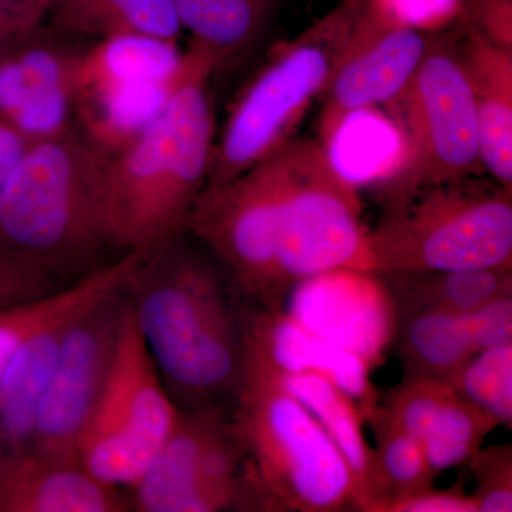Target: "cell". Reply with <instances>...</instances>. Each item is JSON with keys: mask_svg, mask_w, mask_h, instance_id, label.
<instances>
[{"mask_svg": "<svg viewBox=\"0 0 512 512\" xmlns=\"http://www.w3.org/2000/svg\"><path fill=\"white\" fill-rule=\"evenodd\" d=\"M184 235L148 249L128 278V305L178 409H229L255 305L207 248L188 247Z\"/></svg>", "mask_w": 512, "mask_h": 512, "instance_id": "cell-1", "label": "cell"}, {"mask_svg": "<svg viewBox=\"0 0 512 512\" xmlns=\"http://www.w3.org/2000/svg\"><path fill=\"white\" fill-rule=\"evenodd\" d=\"M218 69L214 53L190 42L164 109L136 140L110 156L101 221L107 245L119 255L185 234L210 174L215 146L211 77Z\"/></svg>", "mask_w": 512, "mask_h": 512, "instance_id": "cell-2", "label": "cell"}, {"mask_svg": "<svg viewBox=\"0 0 512 512\" xmlns=\"http://www.w3.org/2000/svg\"><path fill=\"white\" fill-rule=\"evenodd\" d=\"M110 156L73 128L30 144L0 192V247L67 282L106 264L101 188Z\"/></svg>", "mask_w": 512, "mask_h": 512, "instance_id": "cell-3", "label": "cell"}, {"mask_svg": "<svg viewBox=\"0 0 512 512\" xmlns=\"http://www.w3.org/2000/svg\"><path fill=\"white\" fill-rule=\"evenodd\" d=\"M229 420L259 511H360L352 471L338 447L312 413L249 357Z\"/></svg>", "mask_w": 512, "mask_h": 512, "instance_id": "cell-4", "label": "cell"}, {"mask_svg": "<svg viewBox=\"0 0 512 512\" xmlns=\"http://www.w3.org/2000/svg\"><path fill=\"white\" fill-rule=\"evenodd\" d=\"M370 272L512 266V191L461 180L389 208L369 232Z\"/></svg>", "mask_w": 512, "mask_h": 512, "instance_id": "cell-5", "label": "cell"}, {"mask_svg": "<svg viewBox=\"0 0 512 512\" xmlns=\"http://www.w3.org/2000/svg\"><path fill=\"white\" fill-rule=\"evenodd\" d=\"M363 0H342L282 47L235 103L212 153L207 187L228 183L291 143L295 127L325 92ZM205 187V188H207Z\"/></svg>", "mask_w": 512, "mask_h": 512, "instance_id": "cell-6", "label": "cell"}, {"mask_svg": "<svg viewBox=\"0 0 512 512\" xmlns=\"http://www.w3.org/2000/svg\"><path fill=\"white\" fill-rule=\"evenodd\" d=\"M369 232L357 185L340 173L322 144L293 140L276 255L282 298L325 272H370Z\"/></svg>", "mask_w": 512, "mask_h": 512, "instance_id": "cell-7", "label": "cell"}, {"mask_svg": "<svg viewBox=\"0 0 512 512\" xmlns=\"http://www.w3.org/2000/svg\"><path fill=\"white\" fill-rule=\"evenodd\" d=\"M180 417L126 306L106 386L79 444L77 460L111 487L131 488Z\"/></svg>", "mask_w": 512, "mask_h": 512, "instance_id": "cell-8", "label": "cell"}, {"mask_svg": "<svg viewBox=\"0 0 512 512\" xmlns=\"http://www.w3.org/2000/svg\"><path fill=\"white\" fill-rule=\"evenodd\" d=\"M292 141L228 183L205 188L185 225V234L228 269L258 308L284 306L276 281V255Z\"/></svg>", "mask_w": 512, "mask_h": 512, "instance_id": "cell-9", "label": "cell"}, {"mask_svg": "<svg viewBox=\"0 0 512 512\" xmlns=\"http://www.w3.org/2000/svg\"><path fill=\"white\" fill-rule=\"evenodd\" d=\"M399 104L406 160L390 181V208L436 185L464 180L481 167L473 90L460 52L431 43Z\"/></svg>", "mask_w": 512, "mask_h": 512, "instance_id": "cell-10", "label": "cell"}, {"mask_svg": "<svg viewBox=\"0 0 512 512\" xmlns=\"http://www.w3.org/2000/svg\"><path fill=\"white\" fill-rule=\"evenodd\" d=\"M126 306L124 285L70 320L40 404L29 453L79 461L77 444L106 386Z\"/></svg>", "mask_w": 512, "mask_h": 512, "instance_id": "cell-11", "label": "cell"}, {"mask_svg": "<svg viewBox=\"0 0 512 512\" xmlns=\"http://www.w3.org/2000/svg\"><path fill=\"white\" fill-rule=\"evenodd\" d=\"M433 40L429 32L369 12L362 3L323 92L320 144L328 147L353 114L396 100Z\"/></svg>", "mask_w": 512, "mask_h": 512, "instance_id": "cell-12", "label": "cell"}, {"mask_svg": "<svg viewBox=\"0 0 512 512\" xmlns=\"http://www.w3.org/2000/svg\"><path fill=\"white\" fill-rule=\"evenodd\" d=\"M285 299L296 322L373 367L396 335V305L382 276L373 272H325L293 286Z\"/></svg>", "mask_w": 512, "mask_h": 512, "instance_id": "cell-13", "label": "cell"}, {"mask_svg": "<svg viewBox=\"0 0 512 512\" xmlns=\"http://www.w3.org/2000/svg\"><path fill=\"white\" fill-rule=\"evenodd\" d=\"M247 355L281 373H315L328 377L355 400L363 419L379 406L373 366L363 357L323 339L279 308H252Z\"/></svg>", "mask_w": 512, "mask_h": 512, "instance_id": "cell-14", "label": "cell"}, {"mask_svg": "<svg viewBox=\"0 0 512 512\" xmlns=\"http://www.w3.org/2000/svg\"><path fill=\"white\" fill-rule=\"evenodd\" d=\"M72 56L29 37L6 47L0 62V117L29 144L72 128Z\"/></svg>", "mask_w": 512, "mask_h": 512, "instance_id": "cell-15", "label": "cell"}, {"mask_svg": "<svg viewBox=\"0 0 512 512\" xmlns=\"http://www.w3.org/2000/svg\"><path fill=\"white\" fill-rule=\"evenodd\" d=\"M130 497L79 461L28 453L0 468V512H123Z\"/></svg>", "mask_w": 512, "mask_h": 512, "instance_id": "cell-16", "label": "cell"}, {"mask_svg": "<svg viewBox=\"0 0 512 512\" xmlns=\"http://www.w3.org/2000/svg\"><path fill=\"white\" fill-rule=\"evenodd\" d=\"M229 409L181 412L170 436L130 488V507L140 512H183L200 488L202 461L215 437L227 427Z\"/></svg>", "mask_w": 512, "mask_h": 512, "instance_id": "cell-17", "label": "cell"}, {"mask_svg": "<svg viewBox=\"0 0 512 512\" xmlns=\"http://www.w3.org/2000/svg\"><path fill=\"white\" fill-rule=\"evenodd\" d=\"M460 56L476 104L481 167L512 191V53L473 29Z\"/></svg>", "mask_w": 512, "mask_h": 512, "instance_id": "cell-18", "label": "cell"}, {"mask_svg": "<svg viewBox=\"0 0 512 512\" xmlns=\"http://www.w3.org/2000/svg\"><path fill=\"white\" fill-rule=\"evenodd\" d=\"M74 316L59 320L26 340L0 373V468L32 448L40 404L64 333Z\"/></svg>", "mask_w": 512, "mask_h": 512, "instance_id": "cell-19", "label": "cell"}, {"mask_svg": "<svg viewBox=\"0 0 512 512\" xmlns=\"http://www.w3.org/2000/svg\"><path fill=\"white\" fill-rule=\"evenodd\" d=\"M247 357L264 367L276 383L281 384L319 421L352 471L360 511L376 512L380 494L376 481L375 456L363 433V416L355 400L328 377L315 373L276 372L254 357Z\"/></svg>", "mask_w": 512, "mask_h": 512, "instance_id": "cell-20", "label": "cell"}, {"mask_svg": "<svg viewBox=\"0 0 512 512\" xmlns=\"http://www.w3.org/2000/svg\"><path fill=\"white\" fill-rule=\"evenodd\" d=\"M147 249L111 259L66 288L0 311V373L20 346L37 332L89 308L103 296L126 285Z\"/></svg>", "mask_w": 512, "mask_h": 512, "instance_id": "cell-21", "label": "cell"}, {"mask_svg": "<svg viewBox=\"0 0 512 512\" xmlns=\"http://www.w3.org/2000/svg\"><path fill=\"white\" fill-rule=\"evenodd\" d=\"M181 56L177 42L134 35L104 37L92 49L72 56L74 100L113 87L170 79Z\"/></svg>", "mask_w": 512, "mask_h": 512, "instance_id": "cell-22", "label": "cell"}, {"mask_svg": "<svg viewBox=\"0 0 512 512\" xmlns=\"http://www.w3.org/2000/svg\"><path fill=\"white\" fill-rule=\"evenodd\" d=\"M404 379L447 382L476 355L466 315L444 309H417L397 316L394 335Z\"/></svg>", "mask_w": 512, "mask_h": 512, "instance_id": "cell-23", "label": "cell"}, {"mask_svg": "<svg viewBox=\"0 0 512 512\" xmlns=\"http://www.w3.org/2000/svg\"><path fill=\"white\" fill-rule=\"evenodd\" d=\"M382 276L397 316L417 309L466 313L512 293V266L460 271L396 272Z\"/></svg>", "mask_w": 512, "mask_h": 512, "instance_id": "cell-24", "label": "cell"}, {"mask_svg": "<svg viewBox=\"0 0 512 512\" xmlns=\"http://www.w3.org/2000/svg\"><path fill=\"white\" fill-rule=\"evenodd\" d=\"M52 23L70 35L148 36L177 42L183 28L173 0H55Z\"/></svg>", "mask_w": 512, "mask_h": 512, "instance_id": "cell-25", "label": "cell"}, {"mask_svg": "<svg viewBox=\"0 0 512 512\" xmlns=\"http://www.w3.org/2000/svg\"><path fill=\"white\" fill-rule=\"evenodd\" d=\"M174 74L167 80L113 87L74 100L83 133L111 156L119 153L164 109Z\"/></svg>", "mask_w": 512, "mask_h": 512, "instance_id": "cell-26", "label": "cell"}, {"mask_svg": "<svg viewBox=\"0 0 512 512\" xmlns=\"http://www.w3.org/2000/svg\"><path fill=\"white\" fill-rule=\"evenodd\" d=\"M279 0H173L191 42L210 50L220 67L247 52L265 32Z\"/></svg>", "mask_w": 512, "mask_h": 512, "instance_id": "cell-27", "label": "cell"}, {"mask_svg": "<svg viewBox=\"0 0 512 512\" xmlns=\"http://www.w3.org/2000/svg\"><path fill=\"white\" fill-rule=\"evenodd\" d=\"M498 427L500 423L494 417L467 403L453 390L431 417L420 440L431 471L439 476L467 464L483 448L485 437Z\"/></svg>", "mask_w": 512, "mask_h": 512, "instance_id": "cell-28", "label": "cell"}, {"mask_svg": "<svg viewBox=\"0 0 512 512\" xmlns=\"http://www.w3.org/2000/svg\"><path fill=\"white\" fill-rule=\"evenodd\" d=\"M375 434V471L380 504L394 498L416 494L433 487L436 474L431 471L419 441L400 429L382 409L377 406L367 417Z\"/></svg>", "mask_w": 512, "mask_h": 512, "instance_id": "cell-29", "label": "cell"}, {"mask_svg": "<svg viewBox=\"0 0 512 512\" xmlns=\"http://www.w3.org/2000/svg\"><path fill=\"white\" fill-rule=\"evenodd\" d=\"M447 383L500 426H512V345L476 353Z\"/></svg>", "mask_w": 512, "mask_h": 512, "instance_id": "cell-30", "label": "cell"}, {"mask_svg": "<svg viewBox=\"0 0 512 512\" xmlns=\"http://www.w3.org/2000/svg\"><path fill=\"white\" fill-rule=\"evenodd\" d=\"M70 284L28 256L0 247V311L43 298Z\"/></svg>", "mask_w": 512, "mask_h": 512, "instance_id": "cell-31", "label": "cell"}, {"mask_svg": "<svg viewBox=\"0 0 512 512\" xmlns=\"http://www.w3.org/2000/svg\"><path fill=\"white\" fill-rule=\"evenodd\" d=\"M476 488L471 497L478 512L512 511V447L501 444L480 451L468 461Z\"/></svg>", "mask_w": 512, "mask_h": 512, "instance_id": "cell-32", "label": "cell"}, {"mask_svg": "<svg viewBox=\"0 0 512 512\" xmlns=\"http://www.w3.org/2000/svg\"><path fill=\"white\" fill-rule=\"evenodd\" d=\"M363 6L400 25L429 33L466 15L464 0H363Z\"/></svg>", "mask_w": 512, "mask_h": 512, "instance_id": "cell-33", "label": "cell"}, {"mask_svg": "<svg viewBox=\"0 0 512 512\" xmlns=\"http://www.w3.org/2000/svg\"><path fill=\"white\" fill-rule=\"evenodd\" d=\"M476 353L512 345V293L466 313Z\"/></svg>", "mask_w": 512, "mask_h": 512, "instance_id": "cell-34", "label": "cell"}, {"mask_svg": "<svg viewBox=\"0 0 512 512\" xmlns=\"http://www.w3.org/2000/svg\"><path fill=\"white\" fill-rule=\"evenodd\" d=\"M55 0H0V47H10L35 35Z\"/></svg>", "mask_w": 512, "mask_h": 512, "instance_id": "cell-35", "label": "cell"}, {"mask_svg": "<svg viewBox=\"0 0 512 512\" xmlns=\"http://www.w3.org/2000/svg\"><path fill=\"white\" fill-rule=\"evenodd\" d=\"M379 512H478L473 497L460 483L447 490L433 487L406 497L394 498L382 505Z\"/></svg>", "mask_w": 512, "mask_h": 512, "instance_id": "cell-36", "label": "cell"}, {"mask_svg": "<svg viewBox=\"0 0 512 512\" xmlns=\"http://www.w3.org/2000/svg\"><path fill=\"white\" fill-rule=\"evenodd\" d=\"M466 15L495 46L512 53V0H464Z\"/></svg>", "mask_w": 512, "mask_h": 512, "instance_id": "cell-37", "label": "cell"}, {"mask_svg": "<svg viewBox=\"0 0 512 512\" xmlns=\"http://www.w3.org/2000/svg\"><path fill=\"white\" fill-rule=\"evenodd\" d=\"M29 144L0 117V192L8 183L13 168L25 153Z\"/></svg>", "mask_w": 512, "mask_h": 512, "instance_id": "cell-38", "label": "cell"}, {"mask_svg": "<svg viewBox=\"0 0 512 512\" xmlns=\"http://www.w3.org/2000/svg\"><path fill=\"white\" fill-rule=\"evenodd\" d=\"M6 47H0V62H2L3 52H5Z\"/></svg>", "mask_w": 512, "mask_h": 512, "instance_id": "cell-39", "label": "cell"}]
</instances>
